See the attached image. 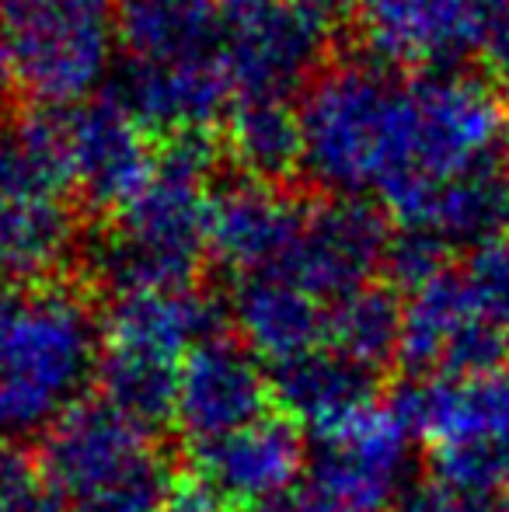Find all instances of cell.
Segmentation results:
<instances>
[{
  "label": "cell",
  "instance_id": "603a6c76",
  "mask_svg": "<svg viewBox=\"0 0 509 512\" xmlns=\"http://www.w3.org/2000/svg\"><path fill=\"white\" fill-rule=\"evenodd\" d=\"M415 227L433 230L450 248H478V244L509 234L506 168L485 164V168L443 182Z\"/></svg>",
  "mask_w": 509,
  "mask_h": 512
},
{
  "label": "cell",
  "instance_id": "8d00e7d4",
  "mask_svg": "<svg viewBox=\"0 0 509 512\" xmlns=\"http://www.w3.org/2000/svg\"><path fill=\"white\" fill-rule=\"evenodd\" d=\"M506 178H509V133H506Z\"/></svg>",
  "mask_w": 509,
  "mask_h": 512
},
{
  "label": "cell",
  "instance_id": "e0dca14e",
  "mask_svg": "<svg viewBox=\"0 0 509 512\" xmlns=\"http://www.w3.org/2000/svg\"><path fill=\"white\" fill-rule=\"evenodd\" d=\"M269 387L272 408H279V415H286L300 429H311L321 439L377 408L381 373L353 363L328 345H318L304 356L272 366Z\"/></svg>",
  "mask_w": 509,
  "mask_h": 512
},
{
  "label": "cell",
  "instance_id": "f546056e",
  "mask_svg": "<svg viewBox=\"0 0 509 512\" xmlns=\"http://www.w3.org/2000/svg\"><path fill=\"white\" fill-rule=\"evenodd\" d=\"M450 251L454 248L443 237H436L433 230L398 227L384 255V276L391 279V290L415 293L426 283H433L436 276L450 269Z\"/></svg>",
  "mask_w": 509,
  "mask_h": 512
},
{
  "label": "cell",
  "instance_id": "8992f818",
  "mask_svg": "<svg viewBox=\"0 0 509 512\" xmlns=\"http://www.w3.org/2000/svg\"><path fill=\"white\" fill-rule=\"evenodd\" d=\"M408 471L412 432L387 405H377L353 425L318 439L297 495L307 512H391Z\"/></svg>",
  "mask_w": 509,
  "mask_h": 512
},
{
  "label": "cell",
  "instance_id": "d4e9b609",
  "mask_svg": "<svg viewBox=\"0 0 509 512\" xmlns=\"http://www.w3.org/2000/svg\"><path fill=\"white\" fill-rule=\"evenodd\" d=\"M227 150L245 178L279 185L304 164L300 108L290 98H241L227 115Z\"/></svg>",
  "mask_w": 509,
  "mask_h": 512
},
{
  "label": "cell",
  "instance_id": "30bf717a",
  "mask_svg": "<svg viewBox=\"0 0 509 512\" xmlns=\"http://www.w3.org/2000/svg\"><path fill=\"white\" fill-rule=\"evenodd\" d=\"M67 143L74 189L95 209L119 213L157 175L161 150L154 133L123 105V98L95 95L67 108Z\"/></svg>",
  "mask_w": 509,
  "mask_h": 512
},
{
  "label": "cell",
  "instance_id": "f1b7e54d",
  "mask_svg": "<svg viewBox=\"0 0 509 512\" xmlns=\"http://www.w3.org/2000/svg\"><path fill=\"white\" fill-rule=\"evenodd\" d=\"M461 279L475 314L509 335V234L471 248Z\"/></svg>",
  "mask_w": 509,
  "mask_h": 512
},
{
  "label": "cell",
  "instance_id": "4fadbf2b",
  "mask_svg": "<svg viewBox=\"0 0 509 512\" xmlns=\"http://www.w3.org/2000/svg\"><path fill=\"white\" fill-rule=\"evenodd\" d=\"M304 467V429L286 415H265L262 422L196 446L192 453V474L224 502L227 512H245L290 492L304 478Z\"/></svg>",
  "mask_w": 509,
  "mask_h": 512
},
{
  "label": "cell",
  "instance_id": "ac0fdd59",
  "mask_svg": "<svg viewBox=\"0 0 509 512\" xmlns=\"http://www.w3.org/2000/svg\"><path fill=\"white\" fill-rule=\"evenodd\" d=\"M231 328L255 356L283 359L304 356L325 342L328 307L300 290L283 272H258V276L234 279V293L227 300Z\"/></svg>",
  "mask_w": 509,
  "mask_h": 512
},
{
  "label": "cell",
  "instance_id": "ba28073f",
  "mask_svg": "<svg viewBox=\"0 0 509 512\" xmlns=\"http://www.w3.org/2000/svg\"><path fill=\"white\" fill-rule=\"evenodd\" d=\"M391 227L370 199H325L307 206V220L283 265L286 279L307 290L325 307L367 290L370 279L384 272Z\"/></svg>",
  "mask_w": 509,
  "mask_h": 512
},
{
  "label": "cell",
  "instance_id": "cb8c5ba5",
  "mask_svg": "<svg viewBox=\"0 0 509 512\" xmlns=\"http://www.w3.org/2000/svg\"><path fill=\"white\" fill-rule=\"evenodd\" d=\"M95 384L102 387V401L119 408L126 418L147 432L175 422L178 384H182V359L157 356L133 345L102 342Z\"/></svg>",
  "mask_w": 509,
  "mask_h": 512
},
{
  "label": "cell",
  "instance_id": "2e32d148",
  "mask_svg": "<svg viewBox=\"0 0 509 512\" xmlns=\"http://www.w3.org/2000/svg\"><path fill=\"white\" fill-rule=\"evenodd\" d=\"M307 206L272 182L238 178L210 196V258L234 279L272 272L293 251Z\"/></svg>",
  "mask_w": 509,
  "mask_h": 512
},
{
  "label": "cell",
  "instance_id": "52a82bcc",
  "mask_svg": "<svg viewBox=\"0 0 509 512\" xmlns=\"http://www.w3.org/2000/svg\"><path fill=\"white\" fill-rule=\"evenodd\" d=\"M412 98L419 112V178L429 189L485 164H496L509 115L482 77L461 70L415 74Z\"/></svg>",
  "mask_w": 509,
  "mask_h": 512
},
{
  "label": "cell",
  "instance_id": "484cf974",
  "mask_svg": "<svg viewBox=\"0 0 509 512\" xmlns=\"http://www.w3.org/2000/svg\"><path fill=\"white\" fill-rule=\"evenodd\" d=\"M471 321H478V314L464 290L461 269H447L433 283L415 290L405 304L398 352V363L408 370V377H436L447 349Z\"/></svg>",
  "mask_w": 509,
  "mask_h": 512
},
{
  "label": "cell",
  "instance_id": "836d02e7",
  "mask_svg": "<svg viewBox=\"0 0 509 512\" xmlns=\"http://www.w3.org/2000/svg\"><path fill=\"white\" fill-rule=\"evenodd\" d=\"M245 512H307V509H304V502H300V495H297V485H293L290 492L276 495V499L258 502V506L245 509Z\"/></svg>",
  "mask_w": 509,
  "mask_h": 512
},
{
  "label": "cell",
  "instance_id": "d6a6232c",
  "mask_svg": "<svg viewBox=\"0 0 509 512\" xmlns=\"http://www.w3.org/2000/svg\"><path fill=\"white\" fill-rule=\"evenodd\" d=\"M391 512H475V506L457 499L450 488H443L436 481V485H415L412 492H405L394 502Z\"/></svg>",
  "mask_w": 509,
  "mask_h": 512
},
{
  "label": "cell",
  "instance_id": "7a4b0ae2",
  "mask_svg": "<svg viewBox=\"0 0 509 512\" xmlns=\"http://www.w3.org/2000/svg\"><path fill=\"white\" fill-rule=\"evenodd\" d=\"M102 342V321L74 286H0V436H46L81 405Z\"/></svg>",
  "mask_w": 509,
  "mask_h": 512
},
{
  "label": "cell",
  "instance_id": "277c9868",
  "mask_svg": "<svg viewBox=\"0 0 509 512\" xmlns=\"http://www.w3.org/2000/svg\"><path fill=\"white\" fill-rule=\"evenodd\" d=\"M0 46L18 88L42 108H74L98 95L116 46L112 0H0Z\"/></svg>",
  "mask_w": 509,
  "mask_h": 512
},
{
  "label": "cell",
  "instance_id": "83f0119b",
  "mask_svg": "<svg viewBox=\"0 0 509 512\" xmlns=\"http://www.w3.org/2000/svg\"><path fill=\"white\" fill-rule=\"evenodd\" d=\"M178 478L182 474L175 471V464L157 450L116 485L88 495L84 502L63 512H175Z\"/></svg>",
  "mask_w": 509,
  "mask_h": 512
},
{
  "label": "cell",
  "instance_id": "44dd1931",
  "mask_svg": "<svg viewBox=\"0 0 509 512\" xmlns=\"http://www.w3.org/2000/svg\"><path fill=\"white\" fill-rule=\"evenodd\" d=\"M74 189L67 108L0 119V199H63Z\"/></svg>",
  "mask_w": 509,
  "mask_h": 512
},
{
  "label": "cell",
  "instance_id": "4dcf8cb0",
  "mask_svg": "<svg viewBox=\"0 0 509 512\" xmlns=\"http://www.w3.org/2000/svg\"><path fill=\"white\" fill-rule=\"evenodd\" d=\"M0 512H63L35 460L0 453Z\"/></svg>",
  "mask_w": 509,
  "mask_h": 512
},
{
  "label": "cell",
  "instance_id": "9c48e42d",
  "mask_svg": "<svg viewBox=\"0 0 509 512\" xmlns=\"http://www.w3.org/2000/svg\"><path fill=\"white\" fill-rule=\"evenodd\" d=\"M157 450L161 446L154 443V432L136 425L109 401L84 398L42 436L35 467L60 509H70L116 485Z\"/></svg>",
  "mask_w": 509,
  "mask_h": 512
},
{
  "label": "cell",
  "instance_id": "7402d4cb",
  "mask_svg": "<svg viewBox=\"0 0 509 512\" xmlns=\"http://www.w3.org/2000/svg\"><path fill=\"white\" fill-rule=\"evenodd\" d=\"M77 220L63 199H0V286H42L70 262Z\"/></svg>",
  "mask_w": 509,
  "mask_h": 512
},
{
  "label": "cell",
  "instance_id": "d590c367",
  "mask_svg": "<svg viewBox=\"0 0 509 512\" xmlns=\"http://www.w3.org/2000/svg\"><path fill=\"white\" fill-rule=\"evenodd\" d=\"M475 512H509V499H496L489 506H475Z\"/></svg>",
  "mask_w": 509,
  "mask_h": 512
},
{
  "label": "cell",
  "instance_id": "5bb4252c",
  "mask_svg": "<svg viewBox=\"0 0 509 512\" xmlns=\"http://www.w3.org/2000/svg\"><path fill=\"white\" fill-rule=\"evenodd\" d=\"M360 25L374 63L391 70H454L482 49L471 0H360Z\"/></svg>",
  "mask_w": 509,
  "mask_h": 512
},
{
  "label": "cell",
  "instance_id": "e575fe53",
  "mask_svg": "<svg viewBox=\"0 0 509 512\" xmlns=\"http://www.w3.org/2000/svg\"><path fill=\"white\" fill-rule=\"evenodd\" d=\"M11 88H18V77H14V67H11V56H7V49L0 46V95H7Z\"/></svg>",
  "mask_w": 509,
  "mask_h": 512
},
{
  "label": "cell",
  "instance_id": "1f68e13d",
  "mask_svg": "<svg viewBox=\"0 0 509 512\" xmlns=\"http://www.w3.org/2000/svg\"><path fill=\"white\" fill-rule=\"evenodd\" d=\"M482 53L489 67L509 81V4L482 14Z\"/></svg>",
  "mask_w": 509,
  "mask_h": 512
},
{
  "label": "cell",
  "instance_id": "4316f807",
  "mask_svg": "<svg viewBox=\"0 0 509 512\" xmlns=\"http://www.w3.org/2000/svg\"><path fill=\"white\" fill-rule=\"evenodd\" d=\"M401 324H405V304L398 293L391 286H367L328 307L325 345L367 370L384 373L391 363H398Z\"/></svg>",
  "mask_w": 509,
  "mask_h": 512
},
{
  "label": "cell",
  "instance_id": "d6986e66",
  "mask_svg": "<svg viewBox=\"0 0 509 512\" xmlns=\"http://www.w3.org/2000/svg\"><path fill=\"white\" fill-rule=\"evenodd\" d=\"M231 310L217 297L199 290H168V293H129L116 297L105 314L102 335L112 345H133L157 356L182 359L196 345L231 335Z\"/></svg>",
  "mask_w": 509,
  "mask_h": 512
},
{
  "label": "cell",
  "instance_id": "7c38bea8",
  "mask_svg": "<svg viewBox=\"0 0 509 512\" xmlns=\"http://www.w3.org/2000/svg\"><path fill=\"white\" fill-rule=\"evenodd\" d=\"M387 411L433 450L478 446L509 450V373L485 377H408L391 391Z\"/></svg>",
  "mask_w": 509,
  "mask_h": 512
},
{
  "label": "cell",
  "instance_id": "8fae6325",
  "mask_svg": "<svg viewBox=\"0 0 509 512\" xmlns=\"http://www.w3.org/2000/svg\"><path fill=\"white\" fill-rule=\"evenodd\" d=\"M269 373L238 335H220L185 356L175 425L192 446L217 443L272 415Z\"/></svg>",
  "mask_w": 509,
  "mask_h": 512
},
{
  "label": "cell",
  "instance_id": "6da1fadb",
  "mask_svg": "<svg viewBox=\"0 0 509 512\" xmlns=\"http://www.w3.org/2000/svg\"><path fill=\"white\" fill-rule=\"evenodd\" d=\"M304 164L332 196H377L398 227H415L433 199L419 178V112L412 81L374 60L318 74L300 102Z\"/></svg>",
  "mask_w": 509,
  "mask_h": 512
},
{
  "label": "cell",
  "instance_id": "9a60e30c",
  "mask_svg": "<svg viewBox=\"0 0 509 512\" xmlns=\"http://www.w3.org/2000/svg\"><path fill=\"white\" fill-rule=\"evenodd\" d=\"M116 95L150 133L164 140L182 133H210V126L227 122L238 105V88L224 56L175 63L123 60Z\"/></svg>",
  "mask_w": 509,
  "mask_h": 512
},
{
  "label": "cell",
  "instance_id": "3957f363",
  "mask_svg": "<svg viewBox=\"0 0 509 512\" xmlns=\"http://www.w3.org/2000/svg\"><path fill=\"white\" fill-rule=\"evenodd\" d=\"M210 133L168 136L157 175L119 213L91 251V269L116 297L192 290L210 258Z\"/></svg>",
  "mask_w": 509,
  "mask_h": 512
},
{
  "label": "cell",
  "instance_id": "ffe728a7",
  "mask_svg": "<svg viewBox=\"0 0 509 512\" xmlns=\"http://www.w3.org/2000/svg\"><path fill=\"white\" fill-rule=\"evenodd\" d=\"M116 42L136 63L224 56V7L220 0H119Z\"/></svg>",
  "mask_w": 509,
  "mask_h": 512
},
{
  "label": "cell",
  "instance_id": "5b68a950",
  "mask_svg": "<svg viewBox=\"0 0 509 512\" xmlns=\"http://www.w3.org/2000/svg\"><path fill=\"white\" fill-rule=\"evenodd\" d=\"M224 7V60L241 98H290L311 81L335 4L328 0H220Z\"/></svg>",
  "mask_w": 509,
  "mask_h": 512
}]
</instances>
